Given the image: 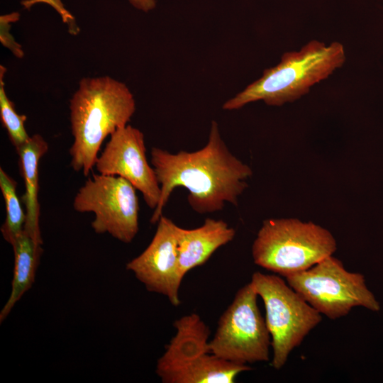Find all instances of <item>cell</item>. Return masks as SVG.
<instances>
[{
    "instance_id": "cell-1",
    "label": "cell",
    "mask_w": 383,
    "mask_h": 383,
    "mask_svg": "<svg viewBox=\"0 0 383 383\" xmlns=\"http://www.w3.org/2000/svg\"><path fill=\"white\" fill-rule=\"evenodd\" d=\"M151 164L161 189L152 223H157L172 192L179 187L188 190V203L199 213L221 211L226 202L237 206L239 196L248 187L246 180L252 174L250 167L228 150L215 121L204 148L175 154L152 148Z\"/></svg>"
},
{
    "instance_id": "cell-2",
    "label": "cell",
    "mask_w": 383,
    "mask_h": 383,
    "mask_svg": "<svg viewBox=\"0 0 383 383\" xmlns=\"http://www.w3.org/2000/svg\"><path fill=\"white\" fill-rule=\"evenodd\" d=\"M135 111L134 96L123 82L109 76L82 78L70 100L72 169L87 176L105 138L127 126Z\"/></svg>"
},
{
    "instance_id": "cell-3",
    "label": "cell",
    "mask_w": 383,
    "mask_h": 383,
    "mask_svg": "<svg viewBox=\"0 0 383 383\" xmlns=\"http://www.w3.org/2000/svg\"><path fill=\"white\" fill-rule=\"evenodd\" d=\"M345 59L339 42L326 45L309 41L299 51L284 53L279 64L264 70L261 77L225 102L223 109L235 110L257 101L276 106L293 102L341 67Z\"/></svg>"
},
{
    "instance_id": "cell-4",
    "label": "cell",
    "mask_w": 383,
    "mask_h": 383,
    "mask_svg": "<svg viewBox=\"0 0 383 383\" xmlns=\"http://www.w3.org/2000/svg\"><path fill=\"white\" fill-rule=\"evenodd\" d=\"M327 229L296 218L263 221L252 246L254 262L284 278L313 267L336 250Z\"/></svg>"
},
{
    "instance_id": "cell-5",
    "label": "cell",
    "mask_w": 383,
    "mask_h": 383,
    "mask_svg": "<svg viewBox=\"0 0 383 383\" xmlns=\"http://www.w3.org/2000/svg\"><path fill=\"white\" fill-rule=\"evenodd\" d=\"M265 309V323L271 336V365L281 369L291 352L322 321L312 307L287 282L276 274L255 272L251 281Z\"/></svg>"
},
{
    "instance_id": "cell-6",
    "label": "cell",
    "mask_w": 383,
    "mask_h": 383,
    "mask_svg": "<svg viewBox=\"0 0 383 383\" xmlns=\"http://www.w3.org/2000/svg\"><path fill=\"white\" fill-rule=\"evenodd\" d=\"M285 279L312 307L332 320L346 316L356 306L374 311L380 309L364 276L346 270L333 255Z\"/></svg>"
},
{
    "instance_id": "cell-7",
    "label": "cell",
    "mask_w": 383,
    "mask_h": 383,
    "mask_svg": "<svg viewBox=\"0 0 383 383\" xmlns=\"http://www.w3.org/2000/svg\"><path fill=\"white\" fill-rule=\"evenodd\" d=\"M257 296L251 282L237 292L209 341L211 353L240 365L270 360L271 336L259 310Z\"/></svg>"
},
{
    "instance_id": "cell-8",
    "label": "cell",
    "mask_w": 383,
    "mask_h": 383,
    "mask_svg": "<svg viewBox=\"0 0 383 383\" xmlns=\"http://www.w3.org/2000/svg\"><path fill=\"white\" fill-rule=\"evenodd\" d=\"M135 188L118 176L94 174L79 188L73 201L75 211L95 215L91 228L130 243L139 230V204Z\"/></svg>"
},
{
    "instance_id": "cell-9",
    "label": "cell",
    "mask_w": 383,
    "mask_h": 383,
    "mask_svg": "<svg viewBox=\"0 0 383 383\" xmlns=\"http://www.w3.org/2000/svg\"><path fill=\"white\" fill-rule=\"evenodd\" d=\"M179 229L162 215L150 244L126 266L147 290L166 296L174 306L181 303L179 289L183 279L179 270Z\"/></svg>"
},
{
    "instance_id": "cell-10",
    "label": "cell",
    "mask_w": 383,
    "mask_h": 383,
    "mask_svg": "<svg viewBox=\"0 0 383 383\" xmlns=\"http://www.w3.org/2000/svg\"><path fill=\"white\" fill-rule=\"evenodd\" d=\"M95 167L99 173L118 176L139 190L149 208L157 206L161 189L153 167L146 157L144 135L127 125L114 132L98 157Z\"/></svg>"
},
{
    "instance_id": "cell-11",
    "label": "cell",
    "mask_w": 383,
    "mask_h": 383,
    "mask_svg": "<svg viewBox=\"0 0 383 383\" xmlns=\"http://www.w3.org/2000/svg\"><path fill=\"white\" fill-rule=\"evenodd\" d=\"M235 231L221 219L207 218L196 228L180 227L178 239L179 270L182 278L204 265L221 246L231 242Z\"/></svg>"
},
{
    "instance_id": "cell-12",
    "label": "cell",
    "mask_w": 383,
    "mask_h": 383,
    "mask_svg": "<svg viewBox=\"0 0 383 383\" xmlns=\"http://www.w3.org/2000/svg\"><path fill=\"white\" fill-rule=\"evenodd\" d=\"M173 325L176 333L157 361L158 377L210 353V329L198 314L184 316Z\"/></svg>"
},
{
    "instance_id": "cell-13",
    "label": "cell",
    "mask_w": 383,
    "mask_h": 383,
    "mask_svg": "<svg viewBox=\"0 0 383 383\" xmlns=\"http://www.w3.org/2000/svg\"><path fill=\"white\" fill-rule=\"evenodd\" d=\"M48 143L40 134H34L17 150L19 156V170L25 184L22 197L26 207V231L35 240L43 243L40 234L38 201V166L40 160L48 152Z\"/></svg>"
},
{
    "instance_id": "cell-14",
    "label": "cell",
    "mask_w": 383,
    "mask_h": 383,
    "mask_svg": "<svg viewBox=\"0 0 383 383\" xmlns=\"http://www.w3.org/2000/svg\"><path fill=\"white\" fill-rule=\"evenodd\" d=\"M248 365L236 364L211 353L159 376L163 383H233Z\"/></svg>"
},
{
    "instance_id": "cell-15",
    "label": "cell",
    "mask_w": 383,
    "mask_h": 383,
    "mask_svg": "<svg viewBox=\"0 0 383 383\" xmlns=\"http://www.w3.org/2000/svg\"><path fill=\"white\" fill-rule=\"evenodd\" d=\"M42 245L23 229L12 245L14 265L11 289L0 311V323L6 318L17 302L32 287L43 252Z\"/></svg>"
},
{
    "instance_id": "cell-16",
    "label": "cell",
    "mask_w": 383,
    "mask_h": 383,
    "mask_svg": "<svg viewBox=\"0 0 383 383\" xmlns=\"http://www.w3.org/2000/svg\"><path fill=\"white\" fill-rule=\"evenodd\" d=\"M16 187V182L1 167L0 189L6 208V218L1 227V233L3 238L11 246L23 232L26 222V213L17 195Z\"/></svg>"
},
{
    "instance_id": "cell-17",
    "label": "cell",
    "mask_w": 383,
    "mask_h": 383,
    "mask_svg": "<svg viewBox=\"0 0 383 383\" xmlns=\"http://www.w3.org/2000/svg\"><path fill=\"white\" fill-rule=\"evenodd\" d=\"M6 70L4 65H0V118L11 142L17 151L28 142L30 136L25 128L27 116L16 112L14 104L6 93L4 79Z\"/></svg>"
},
{
    "instance_id": "cell-18",
    "label": "cell",
    "mask_w": 383,
    "mask_h": 383,
    "mask_svg": "<svg viewBox=\"0 0 383 383\" xmlns=\"http://www.w3.org/2000/svg\"><path fill=\"white\" fill-rule=\"evenodd\" d=\"M19 13L14 12L1 16L0 17V41L17 58L21 59L24 56L22 46L18 43L10 33L11 23L19 19Z\"/></svg>"
},
{
    "instance_id": "cell-19",
    "label": "cell",
    "mask_w": 383,
    "mask_h": 383,
    "mask_svg": "<svg viewBox=\"0 0 383 383\" xmlns=\"http://www.w3.org/2000/svg\"><path fill=\"white\" fill-rule=\"evenodd\" d=\"M136 9L148 12L155 7L156 0H128Z\"/></svg>"
}]
</instances>
